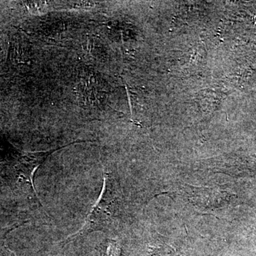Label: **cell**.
Segmentation results:
<instances>
[{"label": "cell", "instance_id": "6da1fadb", "mask_svg": "<svg viewBox=\"0 0 256 256\" xmlns=\"http://www.w3.org/2000/svg\"><path fill=\"white\" fill-rule=\"evenodd\" d=\"M111 186L112 184L108 174H104L102 191L96 204L88 215L84 226L77 233L64 240V244H68L74 239L80 238L92 232L98 230L102 232L108 228L112 222L111 217L116 212V198L114 196Z\"/></svg>", "mask_w": 256, "mask_h": 256}, {"label": "cell", "instance_id": "7a4b0ae2", "mask_svg": "<svg viewBox=\"0 0 256 256\" xmlns=\"http://www.w3.org/2000/svg\"><path fill=\"white\" fill-rule=\"evenodd\" d=\"M3 236H4V235ZM0 256H16L6 246L3 237L0 238Z\"/></svg>", "mask_w": 256, "mask_h": 256}]
</instances>
